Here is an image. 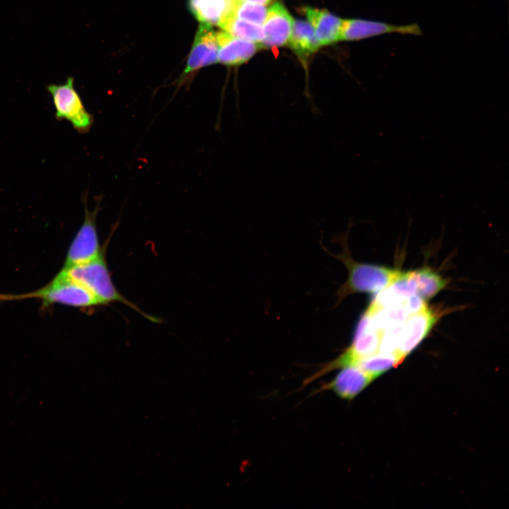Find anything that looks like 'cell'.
<instances>
[{"label":"cell","mask_w":509,"mask_h":509,"mask_svg":"<svg viewBox=\"0 0 509 509\" xmlns=\"http://www.w3.org/2000/svg\"><path fill=\"white\" fill-rule=\"evenodd\" d=\"M218 62L226 66H238L248 61L257 50V43L231 35L226 31L216 32Z\"/></svg>","instance_id":"11"},{"label":"cell","mask_w":509,"mask_h":509,"mask_svg":"<svg viewBox=\"0 0 509 509\" xmlns=\"http://www.w3.org/2000/svg\"><path fill=\"white\" fill-rule=\"evenodd\" d=\"M343 252L333 257L341 260L347 267L349 276L346 281L341 286L337 294V303H340L346 296L355 293H378L390 286L399 278L402 271L391 268L355 262L349 255L344 237ZM340 241V240H339ZM341 242V241H340Z\"/></svg>","instance_id":"2"},{"label":"cell","mask_w":509,"mask_h":509,"mask_svg":"<svg viewBox=\"0 0 509 509\" xmlns=\"http://www.w3.org/2000/svg\"><path fill=\"white\" fill-rule=\"evenodd\" d=\"M234 0H188L187 6L192 16L200 23L221 28L232 15Z\"/></svg>","instance_id":"12"},{"label":"cell","mask_w":509,"mask_h":509,"mask_svg":"<svg viewBox=\"0 0 509 509\" xmlns=\"http://www.w3.org/2000/svg\"><path fill=\"white\" fill-rule=\"evenodd\" d=\"M387 33L419 35L421 30L417 24L397 25L364 19H343L340 40H359Z\"/></svg>","instance_id":"7"},{"label":"cell","mask_w":509,"mask_h":509,"mask_svg":"<svg viewBox=\"0 0 509 509\" xmlns=\"http://www.w3.org/2000/svg\"><path fill=\"white\" fill-rule=\"evenodd\" d=\"M436 321V316L428 308L411 315L402 325L398 351L404 358L423 341Z\"/></svg>","instance_id":"9"},{"label":"cell","mask_w":509,"mask_h":509,"mask_svg":"<svg viewBox=\"0 0 509 509\" xmlns=\"http://www.w3.org/2000/svg\"><path fill=\"white\" fill-rule=\"evenodd\" d=\"M416 285V293L425 301L435 296L446 285V281L428 268L411 271Z\"/></svg>","instance_id":"15"},{"label":"cell","mask_w":509,"mask_h":509,"mask_svg":"<svg viewBox=\"0 0 509 509\" xmlns=\"http://www.w3.org/2000/svg\"><path fill=\"white\" fill-rule=\"evenodd\" d=\"M57 274L82 285L99 300L100 304L111 302L121 303L141 314L148 320L158 322V319L141 310L117 291L112 281L104 250L99 257L90 262L69 267H62Z\"/></svg>","instance_id":"1"},{"label":"cell","mask_w":509,"mask_h":509,"mask_svg":"<svg viewBox=\"0 0 509 509\" xmlns=\"http://www.w3.org/2000/svg\"><path fill=\"white\" fill-rule=\"evenodd\" d=\"M293 22L292 16L281 2L273 4L268 8L264 22V39L257 43L259 49L278 47L288 44Z\"/></svg>","instance_id":"8"},{"label":"cell","mask_w":509,"mask_h":509,"mask_svg":"<svg viewBox=\"0 0 509 509\" xmlns=\"http://www.w3.org/2000/svg\"><path fill=\"white\" fill-rule=\"evenodd\" d=\"M305 13L312 25L320 46L328 45L340 40L343 19L326 10L305 8Z\"/></svg>","instance_id":"13"},{"label":"cell","mask_w":509,"mask_h":509,"mask_svg":"<svg viewBox=\"0 0 509 509\" xmlns=\"http://www.w3.org/2000/svg\"><path fill=\"white\" fill-rule=\"evenodd\" d=\"M47 89L52 98L56 118L69 122L81 134L87 133L94 119L74 88V78L69 77L63 84H50Z\"/></svg>","instance_id":"4"},{"label":"cell","mask_w":509,"mask_h":509,"mask_svg":"<svg viewBox=\"0 0 509 509\" xmlns=\"http://www.w3.org/2000/svg\"><path fill=\"white\" fill-rule=\"evenodd\" d=\"M218 62L216 31L211 25L200 24L197 31L180 83L198 70Z\"/></svg>","instance_id":"6"},{"label":"cell","mask_w":509,"mask_h":509,"mask_svg":"<svg viewBox=\"0 0 509 509\" xmlns=\"http://www.w3.org/2000/svg\"><path fill=\"white\" fill-rule=\"evenodd\" d=\"M221 28L235 37L256 43L262 41L264 37L263 28L260 25L246 22L233 15L229 16Z\"/></svg>","instance_id":"16"},{"label":"cell","mask_w":509,"mask_h":509,"mask_svg":"<svg viewBox=\"0 0 509 509\" xmlns=\"http://www.w3.org/2000/svg\"><path fill=\"white\" fill-rule=\"evenodd\" d=\"M403 358L396 354L376 353L358 361L355 365L374 379L391 368L396 367Z\"/></svg>","instance_id":"17"},{"label":"cell","mask_w":509,"mask_h":509,"mask_svg":"<svg viewBox=\"0 0 509 509\" xmlns=\"http://www.w3.org/2000/svg\"><path fill=\"white\" fill-rule=\"evenodd\" d=\"M39 299L43 305L61 304L75 308L100 305L99 300L82 285L57 274L45 286L23 294H0V300Z\"/></svg>","instance_id":"3"},{"label":"cell","mask_w":509,"mask_h":509,"mask_svg":"<svg viewBox=\"0 0 509 509\" xmlns=\"http://www.w3.org/2000/svg\"><path fill=\"white\" fill-rule=\"evenodd\" d=\"M267 8L260 4L234 0L232 15L238 18L262 24L267 17Z\"/></svg>","instance_id":"18"},{"label":"cell","mask_w":509,"mask_h":509,"mask_svg":"<svg viewBox=\"0 0 509 509\" xmlns=\"http://www.w3.org/2000/svg\"><path fill=\"white\" fill-rule=\"evenodd\" d=\"M288 44L300 59L310 57L320 47L312 25L303 20L293 22Z\"/></svg>","instance_id":"14"},{"label":"cell","mask_w":509,"mask_h":509,"mask_svg":"<svg viewBox=\"0 0 509 509\" xmlns=\"http://www.w3.org/2000/svg\"><path fill=\"white\" fill-rule=\"evenodd\" d=\"M240 1L257 3V4H263V5L269 4L271 1V0H240Z\"/></svg>","instance_id":"19"},{"label":"cell","mask_w":509,"mask_h":509,"mask_svg":"<svg viewBox=\"0 0 509 509\" xmlns=\"http://www.w3.org/2000/svg\"><path fill=\"white\" fill-rule=\"evenodd\" d=\"M82 200L85 211L84 220L69 247L64 268L90 262L99 257L103 251L100 245L96 226L100 199L92 211H89L87 207V192L83 193Z\"/></svg>","instance_id":"5"},{"label":"cell","mask_w":509,"mask_h":509,"mask_svg":"<svg viewBox=\"0 0 509 509\" xmlns=\"http://www.w3.org/2000/svg\"><path fill=\"white\" fill-rule=\"evenodd\" d=\"M374 378L356 365L341 368L334 379L320 390H329L339 398L351 400L362 392Z\"/></svg>","instance_id":"10"}]
</instances>
